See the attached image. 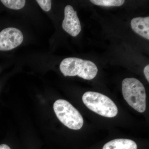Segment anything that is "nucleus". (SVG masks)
Instances as JSON below:
<instances>
[{
    "label": "nucleus",
    "instance_id": "nucleus-8",
    "mask_svg": "<svg viewBox=\"0 0 149 149\" xmlns=\"http://www.w3.org/2000/svg\"><path fill=\"white\" fill-rule=\"evenodd\" d=\"M137 144L132 140L116 139L105 144L102 149H137Z\"/></svg>",
    "mask_w": 149,
    "mask_h": 149
},
{
    "label": "nucleus",
    "instance_id": "nucleus-10",
    "mask_svg": "<svg viewBox=\"0 0 149 149\" xmlns=\"http://www.w3.org/2000/svg\"><path fill=\"white\" fill-rule=\"evenodd\" d=\"M3 4L9 8L19 10L23 8L26 3L24 0H1Z\"/></svg>",
    "mask_w": 149,
    "mask_h": 149
},
{
    "label": "nucleus",
    "instance_id": "nucleus-1",
    "mask_svg": "<svg viewBox=\"0 0 149 149\" xmlns=\"http://www.w3.org/2000/svg\"><path fill=\"white\" fill-rule=\"evenodd\" d=\"M124 99L130 107L140 113L146 108V94L143 84L135 78H126L122 81Z\"/></svg>",
    "mask_w": 149,
    "mask_h": 149
},
{
    "label": "nucleus",
    "instance_id": "nucleus-3",
    "mask_svg": "<svg viewBox=\"0 0 149 149\" xmlns=\"http://www.w3.org/2000/svg\"><path fill=\"white\" fill-rule=\"evenodd\" d=\"M82 100L88 109L104 117L113 118L118 114L116 105L109 97L101 93L86 92L82 97Z\"/></svg>",
    "mask_w": 149,
    "mask_h": 149
},
{
    "label": "nucleus",
    "instance_id": "nucleus-12",
    "mask_svg": "<svg viewBox=\"0 0 149 149\" xmlns=\"http://www.w3.org/2000/svg\"><path fill=\"white\" fill-rule=\"evenodd\" d=\"M144 73L145 74V77L148 82H149V65H147L145 67L144 69Z\"/></svg>",
    "mask_w": 149,
    "mask_h": 149
},
{
    "label": "nucleus",
    "instance_id": "nucleus-11",
    "mask_svg": "<svg viewBox=\"0 0 149 149\" xmlns=\"http://www.w3.org/2000/svg\"><path fill=\"white\" fill-rule=\"evenodd\" d=\"M36 1L43 10L46 12L50 10L52 1L50 0H37Z\"/></svg>",
    "mask_w": 149,
    "mask_h": 149
},
{
    "label": "nucleus",
    "instance_id": "nucleus-2",
    "mask_svg": "<svg viewBox=\"0 0 149 149\" xmlns=\"http://www.w3.org/2000/svg\"><path fill=\"white\" fill-rule=\"evenodd\" d=\"M60 69L65 76H78L87 80L95 78L98 72L97 67L93 62L77 58L64 59Z\"/></svg>",
    "mask_w": 149,
    "mask_h": 149
},
{
    "label": "nucleus",
    "instance_id": "nucleus-7",
    "mask_svg": "<svg viewBox=\"0 0 149 149\" xmlns=\"http://www.w3.org/2000/svg\"><path fill=\"white\" fill-rule=\"evenodd\" d=\"M131 27L137 34L149 40V17L133 18L130 22Z\"/></svg>",
    "mask_w": 149,
    "mask_h": 149
},
{
    "label": "nucleus",
    "instance_id": "nucleus-6",
    "mask_svg": "<svg viewBox=\"0 0 149 149\" xmlns=\"http://www.w3.org/2000/svg\"><path fill=\"white\" fill-rule=\"evenodd\" d=\"M64 16L63 28L72 37H76L81 31V24L77 12L71 6L67 5L65 8Z\"/></svg>",
    "mask_w": 149,
    "mask_h": 149
},
{
    "label": "nucleus",
    "instance_id": "nucleus-13",
    "mask_svg": "<svg viewBox=\"0 0 149 149\" xmlns=\"http://www.w3.org/2000/svg\"><path fill=\"white\" fill-rule=\"evenodd\" d=\"M0 149H11L6 144H2L0 145Z\"/></svg>",
    "mask_w": 149,
    "mask_h": 149
},
{
    "label": "nucleus",
    "instance_id": "nucleus-4",
    "mask_svg": "<svg viewBox=\"0 0 149 149\" xmlns=\"http://www.w3.org/2000/svg\"><path fill=\"white\" fill-rule=\"evenodd\" d=\"M54 109L59 120L68 128L78 130L83 127L84 120L82 115L69 102L57 100L54 104Z\"/></svg>",
    "mask_w": 149,
    "mask_h": 149
},
{
    "label": "nucleus",
    "instance_id": "nucleus-5",
    "mask_svg": "<svg viewBox=\"0 0 149 149\" xmlns=\"http://www.w3.org/2000/svg\"><path fill=\"white\" fill-rule=\"evenodd\" d=\"M22 32L17 28L8 27L0 32V50L9 51L21 45L23 42Z\"/></svg>",
    "mask_w": 149,
    "mask_h": 149
},
{
    "label": "nucleus",
    "instance_id": "nucleus-9",
    "mask_svg": "<svg viewBox=\"0 0 149 149\" xmlns=\"http://www.w3.org/2000/svg\"><path fill=\"white\" fill-rule=\"evenodd\" d=\"M91 2L96 5L103 6H120L124 3L123 0H91Z\"/></svg>",
    "mask_w": 149,
    "mask_h": 149
}]
</instances>
